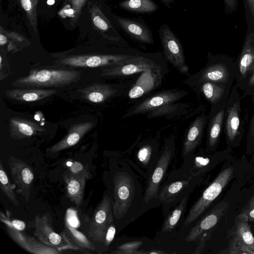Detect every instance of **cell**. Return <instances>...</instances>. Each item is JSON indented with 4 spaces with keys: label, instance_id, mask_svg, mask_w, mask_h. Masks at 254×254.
<instances>
[{
    "label": "cell",
    "instance_id": "cell-1",
    "mask_svg": "<svg viewBox=\"0 0 254 254\" xmlns=\"http://www.w3.org/2000/svg\"><path fill=\"white\" fill-rule=\"evenodd\" d=\"M111 175L114 223L119 234L143 214L144 191L139 177L127 159L114 162Z\"/></svg>",
    "mask_w": 254,
    "mask_h": 254
},
{
    "label": "cell",
    "instance_id": "cell-2",
    "mask_svg": "<svg viewBox=\"0 0 254 254\" xmlns=\"http://www.w3.org/2000/svg\"><path fill=\"white\" fill-rule=\"evenodd\" d=\"M175 149V138L171 136L165 141L155 167L146 179L142 208L143 214L160 206L158 199L159 189L164 182L167 170L173 159Z\"/></svg>",
    "mask_w": 254,
    "mask_h": 254
},
{
    "label": "cell",
    "instance_id": "cell-3",
    "mask_svg": "<svg viewBox=\"0 0 254 254\" xmlns=\"http://www.w3.org/2000/svg\"><path fill=\"white\" fill-rule=\"evenodd\" d=\"M201 181V176H188L177 169L172 170L160 186L158 199L165 217Z\"/></svg>",
    "mask_w": 254,
    "mask_h": 254
},
{
    "label": "cell",
    "instance_id": "cell-4",
    "mask_svg": "<svg viewBox=\"0 0 254 254\" xmlns=\"http://www.w3.org/2000/svg\"><path fill=\"white\" fill-rule=\"evenodd\" d=\"M190 194L186 195L165 217L161 228L153 240L156 249L171 254V247L184 220Z\"/></svg>",
    "mask_w": 254,
    "mask_h": 254
},
{
    "label": "cell",
    "instance_id": "cell-5",
    "mask_svg": "<svg viewBox=\"0 0 254 254\" xmlns=\"http://www.w3.org/2000/svg\"><path fill=\"white\" fill-rule=\"evenodd\" d=\"M233 171V167H229L218 174L190 208L181 226L192 223L203 214L230 182Z\"/></svg>",
    "mask_w": 254,
    "mask_h": 254
},
{
    "label": "cell",
    "instance_id": "cell-6",
    "mask_svg": "<svg viewBox=\"0 0 254 254\" xmlns=\"http://www.w3.org/2000/svg\"><path fill=\"white\" fill-rule=\"evenodd\" d=\"M80 73L76 71L42 69L32 71L27 76L16 81L20 85L31 86H53L74 81Z\"/></svg>",
    "mask_w": 254,
    "mask_h": 254
},
{
    "label": "cell",
    "instance_id": "cell-7",
    "mask_svg": "<svg viewBox=\"0 0 254 254\" xmlns=\"http://www.w3.org/2000/svg\"><path fill=\"white\" fill-rule=\"evenodd\" d=\"M159 35L166 60L180 73L189 75V69L179 39L166 24H163L160 27Z\"/></svg>",
    "mask_w": 254,
    "mask_h": 254
},
{
    "label": "cell",
    "instance_id": "cell-8",
    "mask_svg": "<svg viewBox=\"0 0 254 254\" xmlns=\"http://www.w3.org/2000/svg\"><path fill=\"white\" fill-rule=\"evenodd\" d=\"M184 90L171 89L154 94L136 102L123 116V118L147 113L161 107L173 103L188 94Z\"/></svg>",
    "mask_w": 254,
    "mask_h": 254
},
{
    "label": "cell",
    "instance_id": "cell-9",
    "mask_svg": "<svg viewBox=\"0 0 254 254\" xmlns=\"http://www.w3.org/2000/svg\"><path fill=\"white\" fill-rule=\"evenodd\" d=\"M114 222L111 198L106 194L95 209L88 228V236L94 241L104 243L107 230Z\"/></svg>",
    "mask_w": 254,
    "mask_h": 254
},
{
    "label": "cell",
    "instance_id": "cell-10",
    "mask_svg": "<svg viewBox=\"0 0 254 254\" xmlns=\"http://www.w3.org/2000/svg\"><path fill=\"white\" fill-rule=\"evenodd\" d=\"M34 236L42 243L62 251L70 249L71 246L63 236L56 233L53 226V218L50 213L38 214L33 221Z\"/></svg>",
    "mask_w": 254,
    "mask_h": 254
},
{
    "label": "cell",
    "instance_id": "cell-11",
    "mask_svg": "<svg viewBox=\"0 0 254 254\" xmlns=\"http://www.w3.org/2000/svg\"><path fill=\"white\" fill-rule=\"evenodd\" d=\"M166 64L158 62L153 58L137 56L123 64L111 66L105 72L106 75L125 77L149 70H165Z\"/></svg>",
    "mask_w": 254,
    "mask_h": 254
},
{
    "label": "cell",
    "instance_id": "cell-12",
    "mask_svg": "<svg viewBox=\"0 0 254 254\" xmlns=\"http://www.w3.org/2000/svg\"><path fill=\"white\" fill-rule=\"evenodd\" d=\"M138 55L128 54H108L97 55L75 56L65 58L62 64L74 66L97 67L113 66L123 64Z\"/></svg>",
    "mask_w": 254,
    "mask_h": 254
},
{
    "label": "cell",
    "instance_id": "cell-13",
    "mask_svg": "<svg viewBox=\"0 0 254 254\" xmlns=\"http://www.w3.org/2000/svg\"><path fill=\"white\" fill-rule=\"evenodd\" d=\"M7 162L16 191L28 201L34 180L32 168L24 161L12 156L7 158Z\"/></svg>",
    "mask_w": 254,
    "mask_h": 254
},
{
    "label": "cell",
    "instance_id": "cell-14",
    "mask_svg": "<svg viewBox=\"0 0 254 254\" xmlns=\"http://www.w3.org/2000/svg\"><path fill=\"white\" fill-rule=\"evenodd\" d=\"M159 156L158 147L156 143H144L136 152L135 163L130 164L146 179L155 167Z\"/></svg>",
    "mask_w": 254,
    "mask_h": 254
},
{
    "label": "cell",
    "instance_id": "cell-15",
    "mask_svg": "<svg viewBox=\"0 0 254 254\" xmlns=\"http://www.w3.org/2000/svg\"><path fill=\"white\" fill-rule=\"evenodd\" d=\"M7 232L11 239L26 251L34 254H59V249L47 245L32 237L27 235L23 231L17 230L11 227L5 226Z\"/></svg>",
    "mask_w": 254,
    "mask_h": 254
},
{
    "label": "cell",
    "instance_id": "cell-16",
    "mask_svg": "<svg viewBox=\"0 0 254 254\" xmlns=\"http://www.w3.org/2000/svg\"><path fill=\"white\" fill-rule=\"evenodd\" d=\"M87 7L94 29L109 40L118 41L119 33L102 10L100 5L87 1Z\"/></svg>",
    "mask_w": 254,
    "mask_h": 254
},
{
    "label": "cell",
    "instance_id": "cell-17",
    "mask_svg": "<svg viewBox=\"0 0 254 254\" xmlns=\"http://www.w3.org/2000/svg\"><path fill=\"white\" fill-rule=\"evenodd\" d=\"M228 76V69L224 64H215L207 66L200 73L189 76L184 83L190 88L207 81L226 82Z\"/></svg>",
    "mask_w": 254,
    "mask_h": 254
},
{
    "label": "cell",
    "instance_id": "cell-18",
    "mask_svg": "<svg viewBox=\"0 0 254 254\" xmlns=\"http://www.w3.org/2000/svg\"><path fill=\"white\" fill-rule=\"evenodd\" d=\"M63 177L68 198L77 206H80L83 201L86 181L91 175H75L69 171L65 172Z\"/></svg>",
    "mask_w": 254,
    "mask_h": 254
},
{
    "label": "cell",
    "instance_id": "cell-19",
    "mask_svg": "<svg viewBox=\"0 0 254 254\" xmlns=\"http://www.w3.org/2000/svg\"><path fill=\"white\" fill-rule=\"evenodd\" d=\"M205 116L197 117L190 125L184 137L182 155L184 159L193 153L198 145L205 125Z\"/></svg>",
    "mask_w": 254,
    "mask_h": 254
},
{
    "label": "cell",
    "instance_id": "cell-20",
    "mask_svg": "<svg viewBox=\"0 0 254 254\" xmlns=\"http://www.w3.org/2000/svg\"><path fill=\"white\" fill-rule=\"evenodd\" d=\"M248 216L240 214L236 217L233 230V243H236L250 254H254V237L248 224Z\"/></svg>",
    "mask_w": 254,
    "mask_h": 254
},
{
    "label": "cell",
    "instance_id": "cell-21",
    "mask_svg": "<svg viewBox=\"0 0 254 254\" xmlns=\"http://www.w3.org/2000/svg\"><path fill=\"white\" fill-rule=\"evenodd\" d=\"M121 244L110 253L113 254H147L148 251L156 249L153 240L147 237L123 238Z\"/></svg>",
    "mask_w": 254,
    "mask_h": 254
},
{
    "label": "cell",
    "instance_id": "cell-22",
    "mask_svg": "<svg viewBox=\"0 0 254 254\" xmlns=\"http://www.w3.org/2000/svg\"><path fill=\"white\" fill-rule=\"evenodd\" d=\"M162 71L149 70L142 73L137 82L130 88L128 96L130 99H136L152 90L161 81Z\"/></svg>",
    "mask_w": 254,
    "mask_h": 254
},
{
    "label": "cell",
    "instance_id": "cell-23",
    "mask_svg": "<svg viewBox=\"0 0 254 254\" xmlns=\"http://www.w3.org/2000/svg\"><path fill=\"white\" fill-rule=\"evenodd\" d=\"M61 235L71 246L72 250H83L88 249L94 251L95 247L85 235L73 227L65 219L64 230Z\"/></svg>",
    "mask_w": 254,
    "mask_h": 254
},
{
    "label": "cell",
    "instance_id": "cell-24",
    "mask_svg": "<svg viewBox=\"0 0 254 254\" xmlns=\"http://www.w3.org/2000/svg\"><path fill=\"white\" fill-rule=\"evenodd\" d=\"M120 26L128 35L140 42L153 44L154 41L150 30L141 23L127 18H117Z\"/></svg>",
    "mask_w": 254,
    "mask_h": 254
},
{
    "label": "cell",
    "instance_id": "cell-25",
    "mask_svg": "<svg viewBox=\"0 0 254 254\" xmlns=\"http://www.w3.org/2000/svg\"><path fill=\"white\" fill-rule=\"evenodd\" d=\"M91 123H85L76 125L75 128L64 139L53 145L50 149L52 152H57L76 144L82 135L92 126Z\"/></svg>",
    "mask_w": 254,
    "mask_h": 254
},
{
    "label": "cell",
    "instance_id": "cell-26",
    "mask_svg": "<svg viewBox=\"0 0 254 254\" xmlns=\"http://www.w3.org/2000/svg\"><path fill=\"white\" fill-rule=\"evenodd\" d=\"M254 66V38L253 33L247 37L242 49L239 68L241 74L244 77Z\"/></svg>",
    "mask_w": 254,
    "mask_h": 254
},
{
    "label": "cell",
    "instance_id": "cell-27",
    "mask_svg": "<svg viewBox=\"0 0 254 254\" xmlns=\"http://www.w3.org/2000/svg\"><path fill=\"white\" fill-rule=\"evenodd\" d=\"M87 0H64L61 9L58 14L60 17L70 19V24L73 25L79 19L82 10Z\"/></svg>",
    "mask_w": 254,
    "mask_h": 254
},
{
    "label": "cell",
    "instance_id": "cell-28",
    "mask_svg": "<svg viewBox=\"0 0 254 254\" xmlns=\"http://www.w3.org/2000/svg\"><path fill=\"white\" fill-rule=\"evenodd\" d=\"M120 6L125 9L137 12H151L156 10L158 6L151 0H126Z\"/></svg>",
    "mask_w": 254,
    "mask_h": 254
},
{
    "label": "cell",
    "instance_id": "cell-29",
    "mask_svg": "<svg viewBox=\"0 0 254 254\" xmlns=\"http://www.w3.org/2000/svg\"><path fill=\"white\" fill-rule=\"evenodd\" d=\"M239 103L236 102L228 110V115L226 122V130L230 140H233L239 133L238 128L240 124L239 111Z\"/></svg>",
    "mask_w": 254,
    "mask_h": 254
},
{
    "label": "cell",
    "instance_id": "cell-30",
    "mask_svg": "<svg viewBox=\"0 0 254 254\" xmlns=\"http://www.w3.org/2000/svg\"><path fill=\"white\" fill-rule=\"evenodd\" d=\"M39 0H18L19 4L25 12L29 25L35 34H37L38 20L37 7Z\"/></svg>",
    "mask_w": 254,
    "mask_h": 254
},
{
    "label": "cell",
    "instance_id": "cell-31",
    "mask_svg": "<svg viewBox=\"0 0 254 254\" xmlns=\"http://www.w3.org/2000/svg\"><path fill=\"white\" fill-rule=\"evenodd\" d=\"M200 85L201 92L204 97L212 103L217 102L224 92L223 88L212 82H204L200 84Z\"/></svg>",
    "mask_w": 254,
    "mask_h": 254
},
{
    "label": "cell",
    "instance_id": "cell-32",
    "mask_svg": "<svg viewBox=\"0 0 254 254\" xmlns=\"http://www.w3.org/2000/svg\"><path fill=\"white\" fill-rule=\"evenodd\" d=\"M0 189L5 195L14 205H19L16 195L13 191L15 186L14 184H11L1 161H0Z\"/></svg>",
    "mask_w": 254,
    "mask_h": 254
},
{
    "label": "cell",
    "instance_id": "cell-33",
    "mask_svg": "<svg viewBox=\"0 0 254 254\" xmlns=\"http://www.w3.org/2000/svg\"><path fill=\"white\" fill-rule=\"evenodd\" d=\"M224 111L219 112L213 118L208 134V145L212 147L219 137L223 122Z\"/></svg>",
    "mask_w": 254,
    "mask_h": 254
},
{
    "label": "cell",
    "instance_id": "cell-34",
    "mask_svg": "<svg viewBox=\"0 0 254 254\" xmlns=\"http://www.w3.org/2000/svg\"><path fill=\"white\" fill-rule=\"evenodd\" d=\"M117 91L108 86H101L89 94L88 99L92 102H101L113 95Z\"/></svg>",
    "mask_w": 254,
    "mask_h": 254
},
{
    "label": "cell",
    "instance_id": "cell-35",
    "mask_svg": "<svg viewBox=\"0 0 254 254\" xmlns=\"http://www.w3.org/2000/svg\"><path fill=\"white\" fill-rule=\"evenodd\" d=\"M5 215L2 212L0 213V221L3 223L5 226L11 227L17 230L24 231L26 225L24 221L18 219H13L11 217V213L7 210Z\"/></svg>",
    "mask_w": 254,
    "mask_h": 254
},
{
    "label": "cell",
    "instance_id": "cell-36",
    "mask_svg": "<svg viewBox=\"0 0 254 254\" xmlns=\"http://www.w3.org/2000/svg\"><path fill=\"white\" fill-rule=\"evenodd\" d=\"M51 91H33L25 92L24 94H22L20 98L25 101L31 102L40 99V97H43L44 95L47 96L51 93Z\"/></svg>",
    "mask_w": 254,
    "mask_h": 254
},
{
    "label": "cell",
    "instance_id": "cell-37",
    "mask_svg": "<svg viewBox=\"0 0 254 254\" xmlns=\"http://www.w3.org/2000/svg\"><path fill=\"white\" fill-rule=\"evenodd\" d=\"M116 233V226L113 222L108 228L105 234L103 245L106 251L108 250L110 245L113 241Z\"/></svg>",
    "mask_w": 254,
    "mask_h": 254
},
{
    "label": "cell",
    "instance_id": "cell-38",
    "mask_svg": "<svg viewBox=\"0 0 254 254\" xmlns=\"http://www.w3.org/2000/svg\"><path fill=\"white\" fill-rule=\"evenodd\" d=\"M69 172L75 175L87 174L90 175L87 167H85L81 163L75 161L69 167Z\"/></svg>",
    "mask_w": 254,
    "mask_h": 254
},
{
    "label": "cell",
    "instance_id": "cell-39",
    "mask_svg": "<svg viewBox=\"0 0 254 254\" xmlns=\"http://www.w3.org/2000/svg\"><path fill=\"white\" fill-rule=\"evenodd\" d=\"M65 219L75 228H77L79 226V221L77 217L76 212L72 208H68L67 210Z\"/></svg>",
    "mask_w": 254,
    "mask_h": 254
},
{
    "label": "cell",
    "instance_id": "cell-40",
    "mask_svg": "<svg viewBox=\"0 0 254 254\" xmlns=\"http://www.w3.org/2000/svg\"><path fill=\"white\" fill-rule=\"evenodd\" d=\"M17 127L20 133L24 135L31 136L34 133L33 128L27 124L24 123H18Z\"/></svg>",
    "mask_w": 254,
    "mask_h": 254
},
{
    "label": "cell",
    "instance_id": "cell-41",
    "mask_svg": "<svg viewBox=\"0 0 254 254\" xmlns=\"http://www.w3.org/2000/svg\"><path fill=\"white\" fill-rule=\"evenodd\" d=\"M226 6L231 8L232 9H234L237 7V0H224Z\"/></svg>",
    "mask_w": 254,
    "mask_h": 254
},
{
    "label": "cell",
    "instance_id": "cell-42",
    "mask_svg": "<svg viewBox=\"0 0 254 254\" xmlns=\"http://www.w3.org/2000/svg\"><path fill=\"white\" fill-rule=\"evenodd\" d=\"M247 2L251 13L254 19V0H247Z\"/></svg>",
    "mask_w": 254,
    "mask_h": 254
},
{
    "label": "cell",
    "instance_id": "cell-43",
    "mask_svg": "<svg viewBox=\"0 0 254 254\" xmlns=\"http://www.w3.org/2000/svg\"><path fill=\"white\" fill-rule=\"evenodd\" d=\"M250 130L251 135L254 137V114L250 126Z\"/></svg>",
    "mask_w": 254,
    "mask_h": 254
},
{
    "label": "cell",
    "instance_id": "cell-44",
    "mask_svg": "<svg viewBox=\"0 0 254 254\" xmlns=\"http://www.w3.org/2000/svg\"><path fill=\"white\" fill-rule=\"evenodd\" d=\"M249 84L250 86H252L254 85V72L251 77L249 81Z\"/></svg>",
    "mask_w": 254,
    "mask_h": 254
},
{
    "label": "cell",
    "instance_id": "cell-45",
    "mask_svg": "<svg viewBox=\"0 0 254 254\" xmlns=\"http://www.w3.org/2000/svg\"><path fill=\"white\" fill-rule=\"evenodd\" d=\"M249 216L251 219L254 220V207L249 212Z\"/></svg>",
    "mask_w": 254,
    "mask_h": 254
},
{
    "label": "cell",
    "instance_id": "cell-46",
    "mask_svg": "<svg viewBox=\"0 0 254 254\" xmlns=\"http://www.w3.org/2000/svg\"><path fill=\"white\" fill-rule=\"evenodd\" d=\"M162 1L165 3V4H169L171 2H172L174 0H161Z\"/></svg>",
    "mask_w": 254,
    "mask_h": 254
},
{
    "label": "cell",
    "instance_id": "cell-47",
    "mask_svg": "<svg viewBox=\"0 0 254 254\" xmlns=\"http://www.w3.org/2000/svg\"><path fill=\"white\" fill-rule=\"evenodd\" d=\"M1 62H2V58H1V56H0V65H1Z\"/></svg>",
    "mask_w": 254,
    "mask_h": 254
},
{
    "label": "cell",
    "instance_id": "cell-48",
    "mask_svg": "<svg viewBox=\"0 0 254 254\" xmlns=\"http://www.w3.org/2000/svg\"><path fill=\"white\" fill-rule=\"evenodd\" d=\"M252 204L253 205H254V199L253 200V202H252Z\"/></svg>",
    "mask_w": 254,
    "mask_h": 254
},
{
    "label": "cell",
    "instance_id": "cell-49",
    "mask_svg": "<svg viewBox=\"0 0 254 254\" xmlns=\"http://www.w3.org/2000/svg\"></svg>",
    "mask_w": 254,
    "mask_h": 254
}]
</instances>
